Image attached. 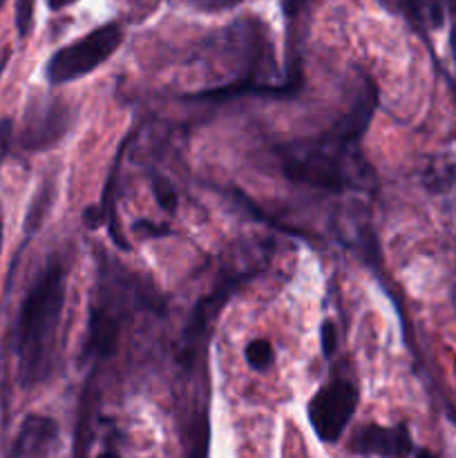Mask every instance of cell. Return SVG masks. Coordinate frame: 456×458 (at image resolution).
I'll list each match as a JSON object with an SVG mask.
<instances>
[{"instance_id": "13", "label": "cell", "mask_w": 456, "mask_h": 458, "mask_svg": "<svg viewBox=\"0 0 456 458\" xmlns=\"http://www.w3.org/2000/svg\"><path fill=\"white\" fill-rule=\"evenodd\" d=\"M320 343H322V353L325 358H331L335 353V347H338V331H335L334 322H322L320 327Z\"/></svg>"}, {"instance_id": "14", "label": "cell", "mask_w": 456, "mask_h": 458, "mask_svg": "<svg viewBox=\"0 0 456 458\" xmlns=\"http://www.w3.org/2000/svg\"><path fill=\"white\" fill-rule=\"evenodd\" d=\"M12 137H13V123L9 119H3L0 121V161H3V157L7 155Z\"/></svg>"}, {"instance_id": "20", "label": "cell", "mask_w": 456, "mask_h": 458, "mask_svg": "<svg viewBox=\"0 0 456 458\" xmlns=\"http://www.w3.org/2000/svg\"><path fill=\"white\" fill-rule=\"evenodd\" d=\"M0 249H3V208H0Z\"/></svg>"}, {"instance_id": "9", "label": "cell", "mask_w": 456, "mask_h": 458, "mask_svg": "<svg viewBox=\"0 0 456 458\" xmlns=\"http://www.w3.org/2000/svg\"><path fill=\"white\" fill-rule=\"evenodd\" d=\"M246 362H249L250 369L255 371H266L273 367V360H275V352H273V344L268 340L258 338V340H250L246 344Z\"/></svg>"}, {"instance_id": "17", "label": "cell", "mask_w": 456, "mask_h": 458, "mask_svg": "<svg viewBox=\"0 0 456 458\" xmlns=\"http://www.w3.org/2000/svg\"><path fill=\"white\" fill-rule=\"evenodd\" d=\"M74 3H76V0H47L49 7L56 9V12H58V9H63V7H70V4H74Z\"/></svg>"}, {"instance_id": "8", "label": "cell", "mask_w": 456, "mask_h": 458, "mask_svg": "<svg viewBox=\"0 0 456 458\" xmlns=\"http://www.w3.org/2000/svg\"><path fill=\"white\" fill-rule=\"evenodd\" d=\"M52 199H54V188H52V183L47 182L38 192H36L34 201H31V206H30V213H27V219H25L27 235L36 233V228L43 224L45 215L49 213V206H52Z\"/></svg>"}, {"instance_id": "4", "label": "cell", "mask_w": 456, "mask_h": 458, "mask_svg": "<svg viewBox=\"0 0 456 458\" xmlns=\"http://www.w3.org/2000/svg\"><path fill=\"white\" fill-rule=\"evenodd\" d=\"M356 385L344 378H335L308 401V423L322 443H335L356 414Z\"/></svg>"}, {"instance_id": "19", "label": "cell", "mask_w": 456, "mask_h": 458, "mask_svg": "<svg viewBox=\"0 0 456 458\" xmlns=\"http://www.w3.org/2000/svg\"><path fill=\"white\" fill-rule=\"evenodd\" d=\"M97 458H121V456L114 454V452H103V454H98Z\"/></svg>"}, {"instance_id": "21", "label": "cell", "mask_w": 456, "mask_h": 458, "mask_svg": "<svg viewBox=\"0 0 456 458\" xmlns=\"http://www.w3.org/2000/svg\"><path fill=\"white\" fill-rule=\"evenodd\" d=\"M416 458H434L432 454H429V452H418V456Z\"/></svg>"}, {"instance_id": "5", "label": "cell", "mask_w": 456, "mask_h": 458, "mask_svg": "<svg viewBox=\"0 0 456 458\" xmlns=\"http://www.w3.org/2000/svg\"><path fill=\"white\" fill-rule=\"evenodd\" d=\"M70 106L61 98L40 97L27 106L21 130V146L25 150L38 152L52 148L70 130Z\"/></svg>"}, {"instance_id": "22", "label": "cell", "mask_w": 456, "mask_h": 458, "mask_svg": "<svg viewBox=\"0 0 456 458\" xmlns=\"http://www.w3.org/2000/svg\"><path fill=\"white\" fill-rule=\"evenodd\" d=\"M3 4H4V0H0V7H3Z\"/></svg>"}, {"instance_id": "16", "label": "cell", "mask_w": 456, "mask_h": 458, "mask_svg": "<svg viewBox=\"0 0 456 458\" xmlns=\"http://www.w3.org/2000/svg\"><path fill=\"white\" fill-rule=\"evenodd\" d=\"M286 458H308V456H307V450H304V443H302V438H300L298 447H295L293 452H289V454H286Z\"/></svg>"}, {"instance_id": "7", "label": "cell", "mask_w": 456, "mask_h": 458, "mask_svg": "<svg viewBox=\"0 0 456 458\" xmlns=\"http://www.w3.org/2000/svg\"><path fill=\"white\" fill-rule=\"evenodd\" d=\"M58 437V425L49 416L31 414L22 420L21 432L13 441L9 458H38L54 445Z\"/></svg>"}, {"instance_id": "10", "label": "cell", "mask_w": 456, "mask_h": 458, "mask_svg": "<svg viewBox=\"0 0 456 458\" xmlns=\"http://www.w3.org/2000/svg\"><path fill=\"white\" fill-rule=\"evenodd\" d=\"M152 192H155L156 204H159L165 213H174V210H177V191H174V186L168 179L161 177V174H155V177H152Z\"/></svg>"}, {"instance_id": "3", "label": "cell", "mask_w": 456, "mask_h": 458, "mask_svg": "<svg viewBox=\"0 0 456 458\" xmlns=\"http://www.w3.org/2000/svg\"><path fill=\"white\" fill-rule=\"evenodd\" d=\"M347 141L334 130L329 139L316 146H298L293 152H286L284 170L291 179L300 183H308L313 188L325 191H342L349 183L344 173V161L340 148Z\"/></svg>"}, {"instance_id": "6", "label": "cell", "mask_w": 456, "mask_h": 458, "mask_svg": "<svg viewBox=\"0 0 456 458\" xmlns=\"http://www.w3.org/2000/svg\"><path fill=\"white\" fill-rule=\"evenodd\" d=\"M349 450L362 456L410 458L414 452V441L407 425H396V428L365 425L351 437Z\"/></svg>"}, {"instance_id": "2", "label": "cell", "mask_w": 456, "mask_h": 458, "mask_svg": "<svg viewBox=\"0 0 456 458\" xmlns=\"http://www.w3.org/2000/svg\"><path fill=\"white\" fill-rule=\"evenodd\" d=\"M121 43H123V30L119 22H106L97 27L83 38L61 47L49 58L45 67L47 81L52 85H63L89 74L98 65H103L119 49Z\"/></svg>"}, {"instance_id": "11", "label": "cell", "mask_w": 456, "mask_h": 458, "mask_svg": "<svg viewBox=\"0 0 456 458\" xmlns=\"http://www.w3.org/2000/svg\"><path fill=\"white\" fill-rule=\"evenodd\" d=\"M36 0H16V31L18 38H27L34 27Z\"/></svg>"}, {"instance_id": "12", "label": "cell", "mask_w": 456, "mask_h": 458, "mask_svg": "<svg viewBox=\"0 0 456 458\" xmlns=\"http://www.w3.org/2000/svg\"><path fill=\"white\" fill-rule=\"evenodd\" d=\"M186 4H190L192 9H197V12H226V9H232L237 7V4H241L244 0H183Z\"/></svg>"}, {"instance_id": "18", "label": "cell", "mask_w": 456, "mask_h": 458, "mask_svg": "<svg viewBox=\"0 0 456 458\" xmlns=\"http://www.w3.org/2000/svg\"><path fill=\"white\" fill-rule=\"evenodd\" d=\"M9 49L4 47V49H0V79H3V72H4V67H7V61H9Z\"/></svg>"}, {"instance_id": "15", "label": "cell", "mask_w": 456, "mask_h": 458, "mask_svg": "<svg viewBox=\"0 0 456 458\" xmlns=\"http://www.w3.org/2000/svg\"><path fill=\"white\" fill-rule=\"evenodd\" d=\"M83 222L88 224L89 228H98L103 224V213L101 208H97V206H92V208H88L83 213Z\"/></svg>"}, {"instance_id": "1", "label": "cell", "mask_w": 456, "mask_h": 458, "mask_svg": "<svg viewBox=\"0 0 456 458\" xmlns=\"http://www.w3.org/2000/svg\"><path fill=\"white\" fill-rule=\"evenodd\" d=\"M65 309V271L61 264H47L22 300L13 331L18 378L22 387H36L49 378L56 358L58 329Z\"/></svg>"}]
</instances>
